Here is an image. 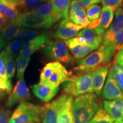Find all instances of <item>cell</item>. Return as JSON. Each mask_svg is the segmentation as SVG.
Listing matches in <instances>:
<instances>
[{
    "label": "cell",
    "instance_id": "obj_45",
    "mask_svg": "<svg viewBox=\"0 0 123 123\" xmlns=\"http://www.w3.org/2000/svg\"><path fill=\"white\" fill-rule=\"evenodd\" d=\"M98 1H99V2H101V0H98Z\"/></svg>",
    "mask_w": 123,
    "mask_h": 123
},
{
    "label": "cell",
    "instance_id": "obj_21",
    "mask_svg": "<svg viewBox=\"0 0 123 123\" xmlns=\"http://www.w3.org/2000/svg\"><path fill=\"white\" fill-rule=\"evenodd\" d=\"M33 12L40 16L51 19L54 24L62 19L61 17L55 12L50 0L40 5Z\"/></svg>",
    "mask_w": 123,
    "mask_h": 123
},
{
    "label": "cell",
    "instance_id": "obj_41",
    "mask_svg": "<svg viewBox=\"0 0 123 123\" xmlns=\"http://www.w3.org/2000/svg\"><path fill=\"white\" fill-rule=\"evenodd\" d=\"M8 22V20L0 13V31H1L3 27L5 26V25Z\"/></svg>",
    "mask_w": 123,
    "mask_h": 123
},
{
    "label": "cell",
    "instance_id": "obj_34",
    "mask_svg": "<svg viewBox=\"0 0 123 123\" xmlns=\"http://www.w3.org/2000/svg\"><path fill=\"white\" fill-rule=\"evenodd\" d=\"M112 66L117 82L123 92V67L115 64L114 63L112 64Z\"/></svg>",
    "mask_w": 123,
    "mask_h": 123
},
{
    "label": "cell",
    "instance_id": "obj_31",
    "mask_svg": "<svg viewBox=\"0 0 123 123\" xmlns=\"http://www.w3.org/2000/svg\"><path fill=\"white\" fill-rule=\"evenodd\" d=\"M103 44L111 46L117 53L123 45V29L116 33L110 42Z\"/></svg>",
    "mask_w": 123,
    "mask_h": 123
},
{
    "label": "cell",
    "instance_id": "obj_13",
    "mask_svg": "<svg viewBox=\"0 0 123 123\" xmlns=\"http://www.w3.org/2000/svg\"><path fill=\"white\" fill-rule=\"evenodd\" d=\"M111 66V64L109 63L90 72L92 77V88L93 92L98 96L101 95Z\"/></svg>",
    "mask_w": 123,
    "mask_h": 123
},
{
    "label": "cell",
    "instance_id": "obj_24",
    "mask_svg": "<svg viewBox=\"0 0 123 123\" xmlns=\"http://www.w3.org/2000/svg\"><path fill=\"white\" fill-rule=\"evenodd\" d=\"M21 27L18 21L8 22L1 31V36L6 41H11L15 38V35Z\"/></svg>",
    "mask_w": 123,
    "mask_h": 123
},
{
    "label": "cell",
    "instance_id": "obj_1",
    "mask_svg": "<svg viewBox=\"0 0 123 123\" xmlns=\"http://www.w3.org/2000/svg\"><path fill=\"white\" fill-rule=\"evenodd\" d=\"M101 104L100 99L93 93L75 97L72 104L74 123H88Z\"/></svg>",
    "mask_w": 123,
    "mask_h": 123
},
{
    "label": "cell",
    "instance_id": "obj_32",
    "mask_svg": "<svg viewBox=\"0 0 123 123\" xmlns=\"http://www.w3.org/2000/svg\"><path fill=\"white\" fill-rule=\"evenodd\" d=\"M87 17L90 23L95 22L99 19L100 15L101 9L100 6L97 4H93L86 9Z\"/></svg>",
    "mask_w": 123,
    "mask_h": 123
},
{
    "label": "cell",
    "instance_id": "obj_16",
    "mask_svg": "<svg viewBox=\"0 0 123 123\" xmlns=\"http://www.w3.org/2000/svg\"><path fill=\"white\" fill-rule=\"evenodd\" d=\"M122 29H123V9L120 7L115 10L114 21L104 34L103 43L105 44L110 42L113 36Z\"/></svg>",
    "mask_w": 123,
    "mask_h": 123
},
{
    "label": "cell",
    "instance_id": "obj_3",
    "mask_svg": "<svg viewBox=\"0 0 123 123\" xmlns=\"http://www.w3.org/2000/svg\"><path fill=\"white\" fill-rule=\"evenodd\" d=\"M71 73L59 62L48 63L44 66L40 74V83L58 88L61 84L68 80Z\"/></svg>",
    "mask_w": 123,
    "mask_h": 123
},
{
    "label": "cell",
    "instance_id": "obj_35",
    "mask_svg": "<svg viewBox=\"0 0 123 123\" xmlns=\"http://www.w3.org/2000/svg\"><path fill=\"white\" fill-rule=\"evenodd\" d=\"M12 90L11 81H7L0 76V96H4L9 93Z\"/></svg>",
    "mask_w": 123,
    "mask_h": 123
},
{
    "label": "cell",
    "instance_id": "obj_2",
    "mask_svg": "<svg viewBox=\"0 0 123 123\" xmlns=\"http://www.w3.org/2000/svg\"><path fill=\"white\" fill-rule=\"evenodd\" d=\"M116 53L112 47L102 44L95 51L76 61V66L74 70L76 75L89 73L110 63Z\"/></svg>",
    "mask_w": 123,
    "mask_h": 123
},
{
    "label": "cell",
    "instance_id": "obj_47",
    "mask_svg": "<svg viewBox=\"0 0 123 123\" xmlns=\"http://www.w3.org/2000/svg\"><path fill=\"white\" fill-rule=\"evenodd\" d=\"M0 100H1V99H0Z\"/></svg>",
    "mask_w": 123,
    "mask_h": 123
},
{
    "label": "cell",
    "instance_id": "obj_29",
    "mask_svg": "<svg viewBox=\"0 0 123 123\" xmlns=\"http://www.w3.org/2000/svg\"><path fill=\"white\" fill-rule=\"evenodd\" d=\"M31 59L30 56L27 57H20L17 56L16 58L17 67V77L18 80L24 79V74L27 66Z\"/></svg>",
    "mask_w": 123,
    "mask_h": 123
},
{
    "label": "cell",
    "instance_id": "obj_12",
    "mask_svg": "<svg viewBox=\"0 0 123 123\" xmlns=\"http://www.w3.org/2000/svg\"><path fill=\"white\" fill-rule=\"evenodd\" d=\"M82 29L83 28L71 21L68 18L63 19L59 23L54 33V37L56 39L66 41L77 36Z\"/></svg>",
    "mask_w": 123,
    "mask_h": 123
},
{
    "label": "cell",
    "instance_id": "obj_33",
    "mask_svg": "<svg viewBox=\"0 0 123 123\" xmlns=\"http://www.w3.org/2000/svg\"><path fill=\"white\" fill-rule=\"evenodd\" d=\"M47 1L48 0H25L24 4L21 6V8L24 10L22 12L33 11Z\"/></svg>",
    "mask_w": 123,
    "mask_h": 123
},
{
    "label": "cell",
    "instance_id": "obj_43",
    "mask_svg": "<svg viewBox=\"0 0 123 123\" xmlns=\"http://www.w3.org/2000/svg\"><path fill=\"white\" fill-rule=\"evenodd\" d=\"M115 123H123V120H121V121H115Z\"/></svg>",
    "mask_w": 123,
    "mask_h": 123
},
{
    "label": "cell",
    "instance_id": "obj_10",
    "mask_svg": "<svg viewBox=\"0 0 123 123\" xmlns=\"http://www.w3.org/2000/svg\"><path fill=\"white\" fill-rule=\"evenodd\" d=\"M30 98V91L24 79L19 80L9 96L5 106L6 108H11L18 103H21L28 100Z\"/></svg>",
    "mask_w": 123,
    "mask_h": 123
},
{
    "label": "cell",
    "instance_id": "obj_9",
    "mask_svg": "<svg viewBox=\"0 0 123 123\" xmlns=\"http://www.w3.org/2000/svg\"><path fill=\"white\" fill-rule=\"evenodd\" d=\"M101 96L107 100H123V92L115 78L112 65L111 66L109 70L107 79L101 91Z\"/></svg>",
    "mask_w": 123,
    "mask_h": 123
},
{
    "label": "cell",
    "instance_id": "obj_15",
    "mask_svg": "<svg viewBox=\"0 0 123 123\" xmlns=\"http://www.w3.org/2000/svg\"><path fill=\"white\" fill-rule=\"evenodd\" d=\"M32 91L38 98L44 102L47 103L56 96L59 91V87L53 88L48 84L39 82L33 86Z\"/></svg>",
    "mask_w": 123,
    "mask_h": 123
},
{
    "label": "cell",
    "instance_id": "obj_26",
    "mask_svg": "<svg viewBox=\"0 0 123 123\" xmlns=\"http://www.w3.org/2000/svg\"><path fill=\"white\" fill-rule=\"evenodd\" d=\"M25 43V41L21 39H16L13 40L9 43L8 46L3 50L1 55L2 58L7 56H12L14 57V55L16 54L18 51L22 49Z\"/></svg>",
    "mask_w": 123,
    "mask_h": 123
},
{
    "label": "cell",
    "instance_id": "obj_14",
    "mask_svg": "<svg viewBox=\"0 0 123 123\" xmlns=\"http://www.w3.org/2000/svg\"><path fill=\"white\" fill-rule=\"evenodd\" d=\"M49 41V36L46 33L37 39L27 41L25 43L24 46L19 51L18 56L20 57H27L30 56L35 52H36L39 49L44 47L46 44Z\"/></svg>",
    "mask_w": 123,
    "mask_h": 123
},
{
    "label": "cell",
    "instance_id": "obj_20",
    "mask_svg": "<svg viewBox=\"0 0 123 123\" xmlns=\"http://www.w3.org/2000/svg\"><path fill=\"white\" fill-rule=\"evenodd\" d=\"M68 19L83 28L87 27L90 24L86 10L82 7L69 10Z\"/></svg>",
    "mask_w": 123,
    "mask_h": 123
},
{
    "label": "cell",
    "instance_id": "obj_37",
    "mask_svg": "<svg viewBox=\"0 0 123 123\" xmlns=\"http://www.w3.org/2000/svg\"><path fill=\"white\" fill-rule=\"evenodd\" d=\"M11 112L4 108H0V123H9Z\"/></svg>",
    "mask_w": 123,
    "mask_h": 123
},
{
    "label": "cell",
    "instance_id": "obj_38",
    "mask_svg": "<svg viewBox=\"0 0 123 123\" xmlns=\"http://www.w3.org/2000/svg\"><path fill=\"white\" fill-rule=\"evenodd\" d=\"M114 63L123 67V45L115 55Z\"/></svg>",
    "mask_w": 123,
    "mask_h": 123
},
{
    "label": "cell",
    "instance_id": "obj_27",
    "mask_svg": "<svg viewBox=\"0 0 123 123\" xmlns=\"http://www.w3.org/2000/svg\"><path fill=\"white\" fill-rule=\"evenodd\" d=\"M114 122L113 119L104 110L101 104L88 123H114Z\"/></svg>",
    "mask_w": 123,
    "mask_h": 123
},
{
    "label": "cell",
    "instance_id": "obj_40",
    "mask_svg": "<svg viewBox=\"0 0 123 123\" xmlns=\"http://www.w3.org/2000/svg\"><path fill=\"white\" fill-rule=\"evenodd\" d=\"M5 1L15 6H21L25 2V0H5Z\"/></svg>",
    "mask_w": 123,
    "mask_h": 123
},
{
    "label": "cell",
    "instance_id": "obj_28",
    "mask_svg": "<svg viewBox=\"0 0 123 123\" xmlns=\"http://www.w3.org/2000/svg\"><path fill=\"white\" fill-rule=\"evenodd\" d=\"M70 50L74 57L76 59H81L88 55L95 49L88 46L79 45Z\"/></svg>",
    "mask_w": 123,
    "mask_h": 123
},
{
    "label": "cell",
    "instance_id": "obj_25",
    "mask_svg": "<svg viewBox=\"0 0 123 123\" xmlns=\"http://www.w3.org/2000/svg\"><path fill=\"white\" fill-rule=\"evenodd\" d=\"M45 33L39 30H35L33 29L22 28L19 29L15 35V38L22 41H30L37 39L43 35Z\"/></svg>",
    "mask_w": 123,
    "mask_h": 123
},
{
    "label": "cell",
    "instance_id": "obj_36",
    "mask_svg": "<svg viewBox=\"0 0 123 123\" xmlns=\"http://www.w3.org/2000/svg\"><path fill=\"white\" fill-rule=\"evenodd\" d=\"M101 2L103 6H107L115 11L122 6L123 0H101Z\"/></svg>",
    "mask_w": 123,
    "mask_h": 123
},
{
    "label": "cell",
    "instance_id": "obj_30",
    "mask_svg": "<svg viewBox=\"0 0 123 123\" xmlns=\"http://www.w3.org/2000/svg\"><path fill=\"white\" fill-rule=\"evenodd\" d=\"M3 59L7 78L11 79L14 76L15 72V62L14 57L12 56H7L3 58Z\"/></svg>",
    "mask_w": 123,
    "mask_h": 123
},
{
    "label": "cell",
    "instance_id": "obj_39",
    "mask_svg": "<svg viewBox=\"0 0 123 123\" xmlns=\"http://www.w3.org/2000/svg\"><path fill=\"white\" fill-rule=\"evenodd\" d=\"M80 3L81 7L86 10L88 7L92 5L93 4H98L100 2L98 0H79Z\"/></svg>",
    "mask_w": 123,
    "mask_h": 123
},
{
    "label": "cell",
    "instance_id": "obj_4",
    "mask_svg": "<svg viewBox=\"0 0 123 123\" xmlns=\"http://www.w3.org/2000/svg\"><path fill=\"white\" fill-rule=\"evenodd\" d=\"M63 88L62 92L75 97L93 93L91 73L76 75L71 74L68 80L64 82Z\"/></svg>",
    "mask_w": 123,
    "mask_h": 123
},
{
    "label": "cell",
    "instance_id": "obj_5",
    "mask_svg": "<svg viewBox=\"0 0 123 123\" xmlns=\"http://www.w3.org/2000/svg\"><path fill=\"white\" fill-rule=\"evenodd\" d=\"M43 106L24 101L19 104L10 117L9 123L40 122Z\"/></svg>",
    "mask_w": 123,
    "mask_h": 123
},
{
    "label": "cell",
    "instance_id": "obj_18",
    "mask_svg": "<svg viewBox=\"0 0 123 123\" xmlns=\"http://www.w3.org/2000/svg\"><path fill=\"white\" fill-rule=\"evenodd\" d=\"M78 37L84 38L87 45L92 48L96 49L99 48L103 41V35H101L96 33L93 29H91L88 26L82 29L78 33Z\"/></svg>",
    "mask_w": 123,
    "mask_h": 123
},
{
    "label": "cell",
    "instance_id": "obj_19",
    "mask_svg": "<svg viewBox=\"0 0 123 123\" xmlns=\"http://www.w3.org/2000/svg\"><path fill=\"white\" fill-rule=\"evenodd\" d=\"M0 13L9 22H16L19 21L21 12L17 6L5 0H0Z\"/></svg>",
    "mask_w": 123,
    "mask_h": 123
},
{
    "label": "cell",
    "instance_id": "obj_6",
    "mask_svg": "<svg viewBox=\"0 0 123 123\" xmlns=\"http://www.w3.org/2000/svg\"><path fill=\"white\" fill-rule=\"evenodd\" d=\"M44 53L50 59L60 63L68 64L73 61V56L69 53L67 46L61 40L47 42L44 47Z\"/></svg>",
    "mask_w": 123,
    "mask_h": 123
},
{
    "label": "cell",
    "instance_id": "obj_44",
    "mask_svg": "<svg viewBox=\"0 0 123 123\" xmlns=\"http://www.w3.org/2000/svg\"><path fill=\"white\" fill-rule=\"evenodd\" d=\"M30 123H40V122H36V121H33V122H31Z\"/></svg>",
    "mask_w": 123,
    "mask_h": 123
},
{
    "label": "cell",
    "instance_id": "obj_23",
    "mask_svg": "<svg viewBox=\"0 0 123 123\" xmlns=\"http://www.w3.org/2000/svg\"><path fill=\"white\" fill-rule=\"evenodd\" d=\"M54 9L62 19L68 18L70 0H50Z\"/></svg>",
    "mask_w": 123,
    "mask_h": 123
},
{
    "label": "cell",
    "instance_id": "obj_8",
    "mask_svg": "<svg viewBox=\"0 0 123 123\" xmlns=\"http://www.w3.org/2000/svg\"><path fill=\"white\" fill-rule=\"evenodd\" d=\"M18 22L21 26L48 29L54 24L51 19L40 16L33 11L21 12Z\"/></svg>",
    "mask_w": 123,
    "mask_h": 123
},
{
    "label": "cell",
    "instance_id": "obj_42",
    "mask_svg": "<svg viewBox=\"0 0 123 123\" xmlns=\"http://www.w3.org/2000/svg\"><path fill=\"white\" fill-rule=\"evenodd\" d=\"M5 68V67L4 59H3L2 56H1V54H0V72Z\"/></svg>",
    "mask_w": 123,
    "mask_h": 123
},
{
    "label": "cell",
    "instance_id": "obj_11",
    "mask_svg": "<svg viewBox=\"0 0 123 123\" xmlns=\"http://www.w3.org/2000/svg\"><path fill=\"white\" fill-rule=\"evenodd\" d=\"M114 17V10L107 6H103L100 15L97 21L90 23L88 27L93 29L96 33L103 35L107 29L110 27Z\"/></svg>",
    "mask_w": 123,
    "mask_h": 123
},
{
    "label": "cell",
    "instance_id": "obj_7",
    "mask_svg": "<svg viewBox=\"0 0 123 123\" xmlns=\"http://www.w3.org/2000/svg\"><path fill=\"white\" fill-rule=\"evenodd\" d=\"M71 96V95L62 92L54 100L45 104L43 108L41 115L42 123H57L58 116L60 111Z\"/></svg>",
    "mask_w": 123,
    "mask_h": 123
},
{
    "label": "cell",
    "instance_id": "obj_46",
    "mask_svg": "<svg viewBox=\"0 0 123 123\" xmlns=\"http://www.w3.org/2000/svg\"><path fill=\"white\" fill-rule=\"evenodd\" d=\"M121 7H122V8L123 9V5H122V6H121Z\"/></svg>",
    "mask_w": 123,
    "mask_h": 123
},
{
    "label": "cell",
    "instance_id": "obj_17",
    "mask_svg": "<svg viewBox=\"0 0 123 123\" xmlns=\"http://www.w3.org/2000/svg\"><path fill=\"white\" fill-rule=\"evenodd\" d=\"M103 107L115 121L123 120V100H104Z\"/></svg>",
    "mask_w": 123,
    "mask_h": 123
},
{
    "label": "cell",
    "instance_id": "obj_22",
    "mask_svg": "<svg viewBox=\"0 0 123 123\" xmlns=\"http://www.w3.org/2000/svg\"><path fill=\"white\" fill-rule=\"evenodd\" d=\"M73 100V96H71L66 101L58 115L57 123H74L72 111Z\"/></svg>",
    "mask_w": 123,
    "mask_h": 123
}]
</instances>
